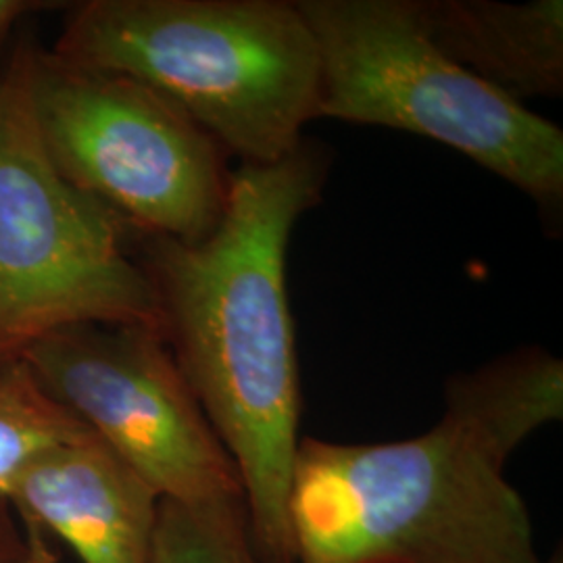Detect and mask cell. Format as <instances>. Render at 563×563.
Listing matches in <instances>:
<instances>
[{"mask_svg": "<svg viewBox=\"0 0 563 563\" xmlns=\"http://www.w3.org/2000/svg\"><path fill=\"white\" fill-rule=\"evenodd\" d=\"M86 430L23 360L0 367V499L9 497L27 463Z\"/></svg>", "mask_w": 563, "mask_h": 563, "instance_id": "30bf717a", "label": "cell"}, {"mask_svg": "<svg viewBox=\"0 0 563 563\" xmlns=\"http://www.w3.org/2000/svg\"><path fill=\"white\" fill-rule=\"evenodd\" d=\"M416 11L449 59L505 97H562V0H416Z\"/></svg>", "mask_w": 563, "mask_h": 563, "instance_id": "9c48e42d", "label": "cell"}, {"mask_svg": "<svg viewBox=\"0 0 563 563\" xmlns=\"http://www.w3.org/2000/svg\"><path fill=\"white\" fill-rule=\"evenodd\" d=\"M7 501L81 563H151L162 499L90 428L27 463Z\"/></svg>", "mask_w": 563, "mask_h": 563, "instance_id": "ba28073f", "label": "cell"}, {"mask_svg": "<svg viewBox=\"0 0 563 563\" xmlns=\"http://www.w3.org/2000/svg\"><path fill=\"white\" fill-rule=\"evenodd\" d=\"M21 360L159 499L197 509H246L239 470L162 330L78 323L48 334Z\"/></svg>", "mask_w": 563, "mask_h": 563, "instance_id": "52a82bcc", "label": "cell"}, {"mask_svg": "<svg viewBox=\"0 0 563 563\" xmlns=\"http://www.w3.org/2000/svg\"><path fill=\"white\" fill-rule=\"evenodd\" d=\"M55 7L53 2H36V0H0V48L18 27L21 20L27 15Z\"/></svg>", "mask_w": 563, "mask_h": 563, "instance_id": "4fadbf2b", "label": "cell"}, {"mask_svg": "<svg viewBox=\"0 0 563 563\" xmlns=\"http://www.w3.org/2000/svg\"><path fill=\"white\" fill-rule=\"evenodd\" d=\"M53 53L146 84L246 165L288 157L318 120L320 55L295 2L86 0Z\"/></svg>", "mask_w": 563, "mask_h": 563, "instance_id": "3957f363", "label": "cell"}, {"mask_svg": "<svg viewBox=\"0 0 563 563\" xmlns=\"http://www.w3.org/2000/svg\"><path fill=\"white\" fill-rule=\"evenodd\" d=\"M0 563H57L48 537L0 499Z\"/></svg>", "mask_w": 563, "mask_h": 563, "instance_id": "7c38bea8", "label": "cell"}, {"mask_svg": "<svg viewBox=\"0 0 563 563\" xmlns=\"http://www.w3.org/2000/svg\"><path fill=\"white\" fill-rule=\"evenodd\" d=\"M320 55L318 120L383 125L460 151L543 211L563 202V132L428 38L416 0H299Z\"/></svg>", "mask_w": 563, "mask_h": 563, "instance_id": "277c9868", "label": "cell"}, {"mask_svg": "<svg viewBox=\"0 0 563 563\" xmlns=\"http://www.w3.org/2000/svg\"><path fill=\"white\" fill-rule=\"evenodd\" d=\"M443 418L395 443H299L297 563H541L509 455L563 416V362L523 346L446 383Z\"/></svg>", "mask_w": 563, "mask_h": 563, "instance_id": "7a4b0ae2", "label": "cell"}, {"mask_svg": "<svg viewBox=\"0 0 563 563\" xmlns=\"http://www.w3.org/2000/svg\"><path fill=\"white\" fill-rule=\"evenodd\" d=\"M27 99L48 157L144 236L197 242L222 220L228 153L146 84L23 46Z\"/></svg>", "mask_w": 563, "mask_h": 563, "instance_id": "8992f818", "label": "cell"}, {"mask_svg": "<svg viewBox=\"0 0 563 563\" xmlns=\"http://www.w3.org/2000/svg\"><path fill=\"white\" fill-rule=\"evenodd\" d=\"M151 563H262L246 509H197L162 499Z\"/></svg>", "mask_w": 563, "mask_h": 563, "instance_id": "8fae6325", "label": "cell"}, {"mask_svg": "<svg viewBox=\"0 0 563 563\" xmlns=\"http://www.w3.org/2000/svg\"><path fill=\"white\" fill-rule=\"evenodd\" d=\"M163 332L132 230L67 180L36 130L21 51L0 74V367L78 323Z\"/></svg>", "mask_w": 563, "mask_h": 563, "instance_id": "5b68a950", "label": "cell"}, {"mask_svg": "<svg viewBox=\"0 0 563 563\" xmlns=\"http://www.w3.org/2000/svg\"><path fill=\"white\" fill-rule=\"evenodd\" d=\"M328 167L322 144L302 141L280 162L232 169L222 220L202 241L134 232L163 336L239 470L262 563H297L288 497L301 384L286 253L295 223L322 199Z\"/></svg>", "mask_w": 563, "mask_h": 563, "instance_id": "6da1fadb", "label": "cell"}]
</instances>
